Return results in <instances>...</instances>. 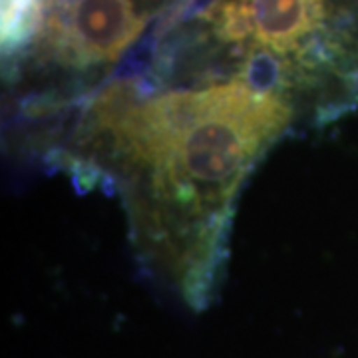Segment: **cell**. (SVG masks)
I'll return each mask as SVG.
<instances>
[{"instance_id":"cell-1","label":"cell","mask_w":358,"mask_h":358,"mask_svg":"<svg viewBox=\"0 0 358 358\" xmlns=\"http://www.w3.org/2000/svg\"><path fill=\"white\" fill-rule=\"evenodd\" d=\"M114 154L150 187L148 227L169 239L195 233L213 271L219 225L241 181L287 124L291 106L245 80L205 90H176L134 102L129 84L110 88L92 108Z\"/></svg>"},{"instance_id":"cell-2","label":"cell","mask_w":358,"mask_h":358,"mask_svg":"<svg viewBox=\"0 0 358 358\" xmlns=\"http://www.w3.org/2000/svg\"><path fill=\"white\" fill-rule=\"evenodd\" d=\"M143 28L136 0H44L36 32L58 62L88 68L115 62Z\"/></svg>"},{"instance_id":"cell-3","label":"cell","mask_w":358,"mask_h":358,"mask_svg":"<svg viewBox=\"0 0 358 358\" xmlns=\"http://www.w3.org/2000/svg\"><path fill=\"white\" fill-rule=\"evenodd\" d=\"M327 14L329 0H227L215 8L213 26L225 42L253 38L255 50L307 60L310 40H319Z\"/></svg>"}]
</instances>
